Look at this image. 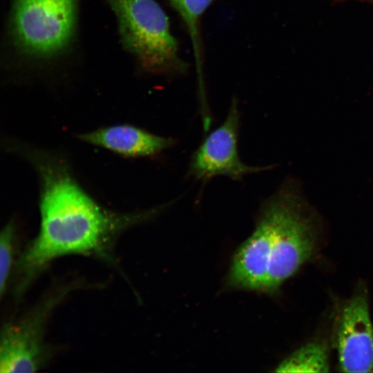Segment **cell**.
<instances>
[{
    "mask_svg": "<svg viewBox=\"0 0 373 373\" xmlns=\"http://www.w3.org/2000/svg\"><path fill=\"white\" fill-rule=\"evenodd\" d=\"M13 146L32 165L39 185V229L17 264L19 292L56 258L106 257L121 232L154 218L166 206L127 213L107 209L79 184L61 154L21 144Z\"/></svg>",
    "mask_w": 373,
    "mask_h": 373,
    "instance_id": "cell-1",
    "label": "cell"
},
{
    "mask_svg": "<svg viewBox=\"0 0 373 373\" xmlns=\"http://www.w3.org/2000/svg\"><path fill=\"white\" fill-rule=\"evenodd\" d=\"M122 44L150 74L177 75L187 70L169 18L155 0H109Z\"/></svg>",
    "mask_w": 373,
    "mask_h": 373,
    "instance_id": "cell-2",
    "label": "cell"
},
{
    "mask_svg": "<svg viewBox=\"0 0 373 373\" xmlns=\"http://www.w3.org/2000/svg\"><path fill=\"white\" fill-rule=\"evenodd\" d=\"M265 203L271 211L274 237L265 291H275L315 251L314 229L304 214L299 195L285 184Z\"/></svg>",
    "mask_w": 373,
    "mask_h": 373,
    "instance_id": "cell-3",
    "label": "cell"
},
{
    "mask_svg": "<svg viewBox=\"0 0 373 373\" xmlns=\"http://www.w3.org/2000/svg\"><path fill=\"white\" fill-rule=\"evenodd\" d=\"M78 0H15L12 29L27 52L46 56L64 48L73 35Z\"/></svg>",
    "mask_w": 373,
    "mask_h": 373,
    "instance_id": "cell-4",
    "label": "cell"
},
{
    "mask_svg": "<svg viewBox=\"0 0 373 373\" xmlns=\"http://www.w3.org/2000/svg\"><path fill=\"white\" fill-rule=\"evenodd\" d=\"M240 113L233 98L224 121L212 131L193 153L188 175L204 184L213 177L224 175L233 180L267 170L266 166L246 164L238 154Z\"/></svg>",
    "mask_w": 373,
    "mask_h": 373,
    "instance_id": "cell-5",
    "label": "cell"
},
{
    "mask_svg": "<svg viewBox=\"0 0 373 373\" xmlns=\"http://www.w3.org/2000/svg\"><path fill=\"white\" fill-rule=\"evenodd\" d=\"M57 302L56 298L48 300L26 317L5 326L1 337V372H33L41 366L46 354L44 325Z\"/></svg>",
    "mask_w": 373,
    "mask_h": 373,
    "instance_id": "cell-6",
    "label": "cell"
},
{
    "mask_svg": "<svg viewBox=\"0 0 373 373\" xmlns=\"http://www.w3.org/2000/svg\"><path fill=\"white\" fill-rule=\"evenodd\" d=\"M340 318L337 350L341 371L373 372V325L365 292L349 300Z\"/></svg>",
    "mask_w": 373,
    "mask_h": 373,
    "instance_id": "cell-7",
    "label": "cell"
},
{
    "mask_svg": "<svg viewBox=\"0 0 373 373\" xmlns=\"http://www.w3.org/2000/svg\"><path fill=\"white\" fill-rule=\"evenodd\" d=\"M274 237L273 217L264 202L256 227L236 253L228 276L233 287L265 291Z\"/></svg>",
    "mask_w": 373,
    "mask_h": 373,
    "instance_id": "cell-8",
    "label": "cell"
},
{
    "mask_svg": "<svg viewBox=\"0 0 373 373\" xmlns=\"http://www.w3.org/2000/svg\"><path fill=\"white\" fill-rule=\"evenodd\" d=\"M83 142L127 158L153 157L173 146L175 140L129 124L100 127L77 135Z\"/></svg>",
    "mask_w": 373,
    "mask_h": 373,
    "instance_id": "cell-9",
    "label": "cell"
},
{
    "mask_svg": "<svg viewBox=\"0 0 373 373\" xmlns=\"http://www.w3.org/2000/svg\"><path fill=\"white\" fill-rule=\"evenodd\" d=\"M329 370L326 347L318 342L301 347L276 369L277 372H327Z\"/></svg>",
    "mask_w": 373,
    "mask_h": 373,
    "instance_id": "cell-10",
    "label": "cell"
},
{
    "mask_svg": "<svg viewBox=\"0 0 373 373\" xmlns=\"http://www.w3.org/2000/svg\"><path fill=\"white\" fill-rule=\"evenodd\" d=\"M181 17L191 36L197 62L200 68V21L214 0H167Z\"/></svg>",
    "mask_w": 373,
    "mask_h": 373,
    "instance_id": "cell-11",
    "label": "cell"
},
{
    "mask_svg": "<svg viewBox=\"0 0 373 373\" xmlns=\"http://www.w3.org/2000/svg\"><path fill=\"white\" fill-rule=\"evenodd\" d=\"M15 226L12 221L3 228L0 235V291L3 294L14 256Z\"/></svg>",
    "mask_w": 373,
    "mask_h": 373,
    "instance_id": "cell-12",
    "label": "cell"
},
{
    "mask_svg": "<svg viewBox=\"0 0 373 373\" xmlns=\"http://www.w3.org/2000/svg\"><path fill=\"white\" fill-rule=\"evenodd\" d=\"M332 1L334 3H340V2H344V1H350V0H332ZM356 1L373 3V0H356Z\"/></svg>",
    "mask_w": 373,
    "mask_h": 373,
    "instance_id": "cell-13",
    "label": "cell"
}]
</instances>
